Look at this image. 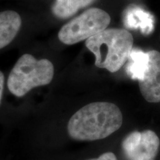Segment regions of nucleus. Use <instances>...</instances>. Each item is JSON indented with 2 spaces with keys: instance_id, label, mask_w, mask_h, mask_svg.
I'll use <instances>...</instances> for the list:
<instances>
[{
  "instance_id": "nucleus-1",
  "label": "nucleus",
  "mask_w": 160,
  "mask_h": 160,
  "mask_svg": "<svg viewBox=\"0 0 160 160\" xmlns=\"http://www.w3.org/2000/svg\"><path fill=\"white\" fill-rule=\"evenodd\" d=\"M122 122V113L117 105L96 102L84 106L72 116L68 132L72 139L78 141H96L111 136Z\"/></svg>"
},
{
  "instance_id": "nucleus-2",
  "label": "nucleus",
  "mask_w": 160,
  "mask_h": 160,
  "mask_svg": "<svg viewBox=\"0 0 160 160\" xmlns=\"http://www.w3.org/2000/svg\"><path fill=\"white\" fill-rule=\"evenodd\" d=\"M85 45L94 54L97 67L115 73L128 61L133 37L125 29L108 28L86 40Z\"/></svg>"
},
{
  "instance_id": "nucleus-3",
  "label": "nucleus",
  "mask_w": 160,
  "mask_h": 160,
  "mask_svg": "<svg viewBox=\"0 0 160 160\" xmlns=\"http://www.w3.org/2000/svg\"><path fill=\"white\" fill-rule=\"evenodd\" d=\"M54 75V67L48 59L38 60L28 53L18 59L8 79V88L13 95L22 97L33 88L47 85Z\"/></svg>"
},
{
  "instance_id": "nucleus-4",
  "label": "nucleus",
  "mask_w": 160,
  "mask_h": 160,
  "mask_svg": "<svg viewBox=\"0 0 160 160\" xmlns=\"http://www.w3.org/2000/svg\"><path fill=\"white\" fill-rule=\"evenodd\" d=\"M110 23L111 17L107 12L93 8L65 24L60 29L58 37L65 45H73L107 29Z\"/></svg>"
},
{
  "instance_id": "nucleus-5",
  "label": "nucleus",
  "mask_w": 160,
  "mask_h": 160,
  "mask_svg": "<svg viewBox=\"0 0 160 160\" xmlns=\"http://www.w3.org/2000/svg\"><path fill=\"white\" fill-rule=\"evenodd\" d=\"M159 145L157 133L146 130L130 133L122 141V148L128 160H155Z\"/></svg>"
},
{
  "instance_id": "nucleus-6",
  "label": "nucleus",
  "mask_w": 160,
  "mask_h": 160,
  "mask_svg": "<svg viewBox=\"0 0 160 160\" xmlns=\"http://www.w3.org/2000/svg\"><path fill=\"white\" fill-rule=\"evenodd\" d=\"M149 68L144 79L139 81L142 96L148 102H160V53L150 51Z\"/></svg>"
},
{
  "instance_id": "nucleus-7",
  "label": "nucleus",
  "mask_w": 160,
  "mask_h": 160,
  "mask_svg": "<svg viewBox=\"0 0 160 160\" xmlns=\"http://www.w3.org/2000/svg\"><path fill=\"white\" fill-rule=\"evenodd\" d=\"M124 25L127 28L140 30L145 35L152 33L154 28V19L149 12L138 6H129L124 12Z\"/></svg>"
},
{
  "instance_id": "nucleus-8",
  "label": "nucleus",
  "mask_w": 160,
  "mask_h": 160,
  "mask_svg": "<svg viewBox=\"0 0 160 160\" xmlns=\"http://www.w3.org/2000/svg\"><path fill=\"white\" fill-rule=\"evenodd\" d=\"M22 25V19L17 12H0V49L8 45L14 39Z\"/></svg>"
},
{
  "instance_id": "nucleus-9",
  "label": "nucleus",
  "mask_w": 160,
  "mask_h": 160,
  "mask_svg": "<svg viewBox=\"0 0 160 160\" xmlns=\"http://www.w3.org/2000/svg\"><path fill=\"white\" fill-rule=\"evenodd\" d=\"M149 55L148 52L139 49H132L128 59L126 72L133 80L144 79L149 68Z\"/></svg>"
},
{
  "instance_id": "nucleus-10",
  "label": "nucleus",
  "mask_w": 160,
  "mask_h": 160,
  "mask_svg": "<svg viewBox=\"0 0 160 160\" xmlns=\"http://www.w3.org/2000/svg\"><path fill=\"white\" fill-rule=\"evenodd\" d=\"M96 0H56L52 12L60 19H67L74 15L79 9L87 7Z\"/></svg>"
},
{
  "instance_id": "nucleus-11",
  "label": "nucleus",
  "mask_w": 160,
  "mask_h": 160,
  "mask_svg": "<svg viewBox=\"0 0 160 160\" xmlns=\"http://www.w3.org/2000/svg\"><path fill=\"white\" fill-rule=\"evenodd\" d=\"M87 160H117V158L115 154L112 152H107V153H103L98 158L94 159H90Z\"/></svg>"
},
{
  "instance_id": "nucleus-12",
  "label": "nucleus",
  "mask_w": 160,
  "mask_h": 160,
  "mask_svg": "<svg viewBox=\"0 0 160 160\" xmlns=\"http://www.w3.org/2000/svg\"><path fill=\"white\" fill-rule=\"evenodd\" d=\"M4 84H5V77H4L2 72L0 71V105H1L2 98L3 94Z\"/></svg>"
}]
</instances>
